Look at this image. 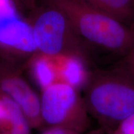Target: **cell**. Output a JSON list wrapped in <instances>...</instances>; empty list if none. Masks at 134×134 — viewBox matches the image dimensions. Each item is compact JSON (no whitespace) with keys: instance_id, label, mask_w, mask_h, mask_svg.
<instances>
[{"instance_id":"6da1fadb","label":"cell","mask_w":134,"mask_h":134,"mask_svg":"<svg viewBox=\"0 0 134 134\" xmlns=\"http://www.w3.org/2000/svg\"><path fill=\"white\" fill-rule=\"evenodd\" d=\"M82 91L89 114L105 134L134 113V73L120 61L108 69L91 70Z\"/></svg>"},{"instance_id":"7a4b0ae2","label":"cell","mask_w":134,"mask_h":134,"mask_svg":"<svg viewBox=\"0 0 134 134\" xmlns=\"http://www.w3.org/2000/svg\"><path fill=\"white\" fill-rule=\"evenodd\" d=\"M47 1L63 13L84 41L122 59L129 52L134 43L132 27L77 0Z\"/></svg>"},{"instance_id":"3957f363","label":"cell","mask_w":134,"mask_h":134,"mask_svg":"<svg viewBox=\"0 0 134 134\" xmlns=\"http://www.w3.org/2000/svg\"><path fill=\"white\" fill-rule=\"evenodd\" d=\"M32 27L38 53L51 57L75 55L90 66L91 58L88 48L58 8L50 5L43 9L36 16Z\"/></svg>"},{"instance_id":"277c9868","label":"cell","mask_w":134,"mask_h":134,"mask_svg":"<svg viewBox=\"0 0 134 134\" xmlns=\"http://www.w3.org/2000/svg\"><path fill=\"white\" fill-rule=\"evenodd\" d=\"M40 98L43 127H61L76 133L88 131L91 117L76 88L58 81L42 90Z\"/></svg>"},{"instance_id":"5b68a950","label":"cell","mask_w":134,"mask_h":134,"mask_svg":"<svg viewBox=\"0 0 134 134\" xmlns=\"http://www.w3.org/2000/svg\"><path fill=\"white\" fill-rule=\"evenodd\" d=\"M0 62V92L9 97L21 108L32 129L43 127L41 115V98L21 75L13 63Z\"/></svg>"},{"instance_id":"8992f818","label":"cell","mask_w":134,"mask_h":134,"mask_svg":"<svg viewBox=\"0 0 134 134\" xmlns=\"http://www.w3.org/2000/svg\"><path fill=\"white\" fill-rule=\"evenodd\" d=\"M37 53L32 26L18 18L17 14L0 17L1 59L14 65L23 60L26 65Z\"/></svg>"},{"instance_id":"52a82bcc","label":"cell","mask_w":134,"mask_h":134,"mask_svg":"<svg viewBox=\"0 0 134 134\" xmlns=\"http://www.w3.org/2000/svg\"><path fill=\"white\" fill-rule=\"evenodd\" d=\"M53 58L59 81L68 84L80 91H83L91 71L89 70L88 63L75 55H58Z\"/></svg>"},{"instance_id":"ba28073f","label":"cell","mask_w":134,"mask_h":134,"mask_svg":"<svg viewBox=\"0 0 134 134\" xmlns=\"http://www.w3.org/2000/svg\"><path fill=\"white\" fill-rule=\"evenodd\" d=\"M31 127L21 108L0 92V132L4 134H31Z\"/></svg>"},{"instance_id":"9c48e42d","label":"cell","mask_w":134,"mask_h":134,"mask_svg":"<svg viewBox=\"0 0 134 134\" xmlns=\"http://www.w3.org/2000/svg\"><path fill=\"white\" fill-rule=\"evenodd\" d=\"M41 91L59 81L57 69L53 57L37 53L25 65Z\"/></svg>"},{"instance_id":"30bf717a","label":"cell","mask_w":134,"mask_h":134,"mask_svg":"<svg viewBox=\"0 0 134 134\" xmlns=\"http://www.w3.org/2000/svg\"><path fill=\"white\" fill-rule=\"evenodd\" d=\"M124 23H134V0H77Z\"/></svg>"},{"instance_id":"8fae6325","label":"cell","mask_w":134,"mask_h":134,"mask_svg":"<svg viewBox=\"0 0 134 134\" xmlns=\"http://www.w3.org/2000/svg\"><path fill=\"white\" fill-rule=\"evenodd\" d=\"M115 130L124 134H134V113L123 120Z\"/></svg>"},{"instance_id":"7c38bea8","label":"cell","mask_w":134,"mask_h":134,"mask_svg":"<svg viewBox=\"0 0 134 134\" xmlns=\"http://www.w3.org/2000/svg\"><path fill=\"white\" fill-rule=\"evenodd\" d=\"M120 62L134 73V43L128 54Z\"/></svg>"},{"instance_id":"4fadbf2b","label":"cell","mask_w":134,"mask_h":134,"mask_svg":"<svg viewBox=\"0 0 134 134\" xmlns=\"http://www.w3.org/2000/svg\"><path fill=\"white\" fill-rule=\"evenodd\" d=\"M76 132L57 127H47L41 134H75Z\"/></svg>"},{"instance_id":"5bb4252c","label":"cell","mask_w":134,"mask_h":134,"mask_svg":"<svg viewBox=\"0 0 134 134\" xmlns=\"http://www.w3.org/2000/svg\"><path fill=\"white\" fill-rule=\"evenodd\" d=\"M75 134H105L104 130L101 128L99 127L96 129H93L91 130H88V131L83 132V133H76Z\"/></svg>"},{"instance_id":"9a60e30c","label":"cell","mask_w":134,"mask_h":134,"mask_svg":"<svg viewBox=\"0 0 134 134\" xmlns=\"http://www.w3.org/2000/svg\"><path fill=\"white\" fill-rule=\"evenodd\" d=\"M108 134H124V133H121V132H119L118 130H114V131L110 132V133H109Z\"/></svg>"},{"instance_id":"2e32d148","label":"cell","mask_w":134,"mask_h":134,"mask_svg":"<svg viewBox=\"0 0 134 134\" xmlns=\"http://www.w3.org/2000/svg\"><path fill=\"white\" fill-rule=\"evenodd\" d=\"M0 134H4V133H1V132H0Z\"/></svg>"}]
</instances>
